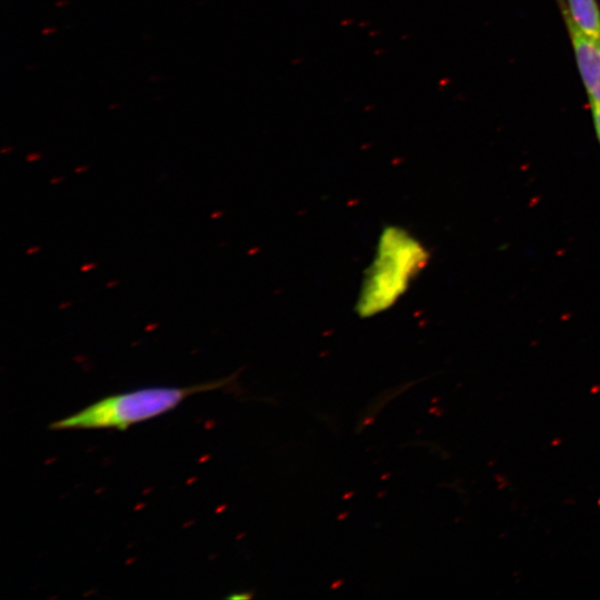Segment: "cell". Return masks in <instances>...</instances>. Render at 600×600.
I'll return each mask as SVG.
<instances>
[{
  "mask_svg": "<svg viewBox=\"0 0 600 600\" xmlns=\"http://www.w3.org/2000/svg\"><path fill=\"white\" fill-rule=\"evenodd\" d=\"M557 1L589 101L600 106V42L582 32L570 19L562 0Z\"/></svg>",
  "mask_w": 600,
  "mask_h": 600,
  "instance_id": "3",
  "label": "cell"
},
{
  "mask_svg": "<svg viewBox=\"0 0 600 600\" xmlns=\"http://www.w3.org/2000/svg\"><path fill=\"white\" fill-rule=\"evenodd\" d=\"M573 23L600 42V6L598 0H562Z\"/></svg>",
  "mask_w": 600,
  "mask_h": 600,
  "instance_id": "4",
  "label": "cell"
},
{
  "mask_svg": "<svg viewBox=\"0 0 600 600\" xmlns=\"http://www.w3.org/2000/svg\"><path fill=\"white\" fill-rule=\"evenodd\" d=\"M228 598L230 599H247V598H251V594L249 593H239V594H231L229 596Z\"/></svg>",
  "mask_w": 600,
  "mask_h": 600,
  "instance_id": "5",
  "label": "cell"
},
{
  "mask_svg": "<svg viewBox=\"0 0 600 600\" xmlns=\"http://www.w3.org/2000/svg\"><path fill=\"white\" fill-rule=\"evenodd\" d=\"M429 261L426 247L401 227H386L364 272L356 311L373 317L392 307Z\"/></svg>",
  "mask_w": 600,
  "mask_h": 600,
  "instance_id": "1",
  "label": "cell"
},
{
  "mask_svg": "<svg viewBox=\"0 0 600 600\" xmlns=\"http://www.w3.org/2000/svg\"><path fill=\"white\" fill-rule=\"evenodd\" d=\"M54 31H56V28H44V29L42 30V33H43V34H48V33H52V32H54Z\"/></svg>",
  "mask_w": 600,
  "mask_h": 600,
  "instance_id": "6",
  "label": "cell"
},
{
  "mask_svg": "<svg viewBox=\"0 0 600 600\" xmlns=\"http://www.w3.org/2000/svg\"><path fill=\"white\" fill-rule=\"evenodd\" d=\"M233 376L187 386L151 387L104 397L82 410L56 420L49 429H102L126 430L130 426L161 416L177 408L186 398L228 386Z\"/></svg>",
  "mask_w": 600,
  "mask_h": 600,
  "instance_id": "2",
  "label": "cell"
},
{
  "mask_svg": "<svg viewBox=\"0 0 600 600\" xmlns=\"http://www.w3.org/2000/svg\"><path fill=\"white\" fill-rule=\"evenodd\" d=\"M68 3H69V1H67V0H61V1H58V2L56 3V7L66 6V4H68Z\"/></svg>",
  "mask_w": 600,
  "mask_h": 600,
  "instance_id": "7",
  "label": "cell"
}]
</instances>
